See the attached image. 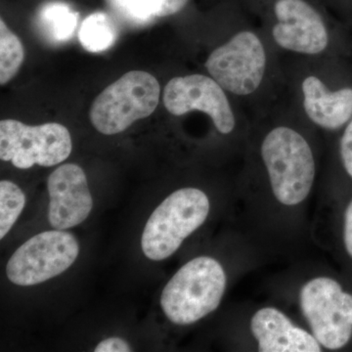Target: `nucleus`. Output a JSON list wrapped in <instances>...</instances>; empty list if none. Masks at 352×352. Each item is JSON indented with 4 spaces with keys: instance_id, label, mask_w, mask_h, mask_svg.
Wrapping results in <instances>:
<instances>
[{
    "instance_id": "1",
    "label": "nucleus",
    "mask_w": 352,
    "mask_h": 352,
    "mask_svg": "<svg viewBox=\"0 0 352 352\" xmlns=\"http://www.w3.org/2000/svg\"><path fill=\"white\" fill-rule=\"evenodd\" d=\"M270 124L263 134L259 155L278 201L296 206L309 195L316 160L307 136L295 124L298 109L283 95L263 111Z\"/></svg>"
},
{
    "instance_id": "2",
    "label": "nucleus",
    "mask_w": 352,
    "mask_h": 352,
    "mask_svg": "<svg viewBox=\"0 0 352 352\" xmlns=\"http://www.w3.org/2000/svg\"><path fill=\"white\" fill-rule=\"evenodd\" d=\"M280 58L328 57L332 25L322 0H241Z\"/></svg>"
},
{
    "instance_id": "3",
    "label": "nucleus",
    "mask_w": 352,
    "mask_h": 352,
    "mask_svg": "<svg viewBox=\"0 0 352 352\" xmlns=\"http://www.w3.org/2000/svg\"><path fill=\"white\" fill-rule=\"evenodd\" d=\"M328 57H284L281 62L289 100L308 124L333 131L352 119V87L331 85L325 69Z\"/></svg>"
},
{
    "instance_id": "4",
    "label": "nucleus",
    "mask_w": 352,
    "mask_h": 352,
    "mask_svg": "<svg viewBox=\"0 0 352 352\" xmlns=\"http://www.w3.org/2000/svg\"><path fill=\"white\" fill-rule=\"evenodd\" d=\"M226 288L221 264L210 256H199L184 264L164 287L162 308L173 324L190 325L219 307Z\"/></svg>"
},
{
    "instance_id": "5",
    "label": "nucleus",
    "mask_w": 352,
    "mask_h": 352,
    "mask_svg": "<svg viewBox=\"0 0 352 352\" xmlns=\"http://www.w3.org/2000/svg\"><path fill=\"white\" fill-rule=\"evenodd\" d=\"M210 207L208 196L200 189L188 187L170 194L146 223L141 240L146 258L160 261L173 256L183 241L203 226Z\"/></svg>"
},
{
    "instance_id": "6",
    "label": "nucleus",
    "mask_w": 352,
    "mask_h": 352,
    "mask_svg": "<svg viewBox=\"0 0 352 352\" xmlns=\"http://www.w3.org/2000/svg\"><path fill=\"white\" fill-rule=\"evenodd\" d=\"M161 87L151 74L132 71L106 87L89 111L92 126L105 135L126 131L136 120L149 117L159 105Z\"/></svg>"
},
{
    "instance_id": "7",
    "label": "nucleus",
    "mask_w": 352,
    "mask_h": 352,
    "mask_svg": "<svg viewBox=\"0 0 352 352\" xmlns=\"http://www.w3.org/2000/svg\"><path fill=\"white\" fill-rule=\"evenodd\" d=\"M163 103L175 117L192 112L205 113L221 135H231L240 129L248 113L217 80L204 74L171 78L164 87Z\"/></svg>"
},
{
    "instance_id": "8",
    "label": "nucleus",
    "mask_w": 352,
    "mask_h": 352,
    "mask_svg": "<svg viewBox=\"0 0 352 352\" xmlns=\"http://www.w3.org/2000/svg\"><path fill=\"white\" fill-rule=\"evenodd\" d=\"M72 149L71 134L63 124L32 126L16 120L0 122V159L11 162L15 168L56 166L68 159Z\"/></svg>"
},
{
    "instance_id": "9",
    "label": "nucleus",
    "mask_w": 352,
    "mask_h": 352,
    "mask_svg": "<svg viewBox=\"0 0 352 352\" xmlns=\"http://www.w3.org/2000/svg\"><path fill=\"white\" fill-rule=\"evenodd\" d=\"M300 302L315 339L328 349L346 346L352 336V295L329 277H317L302 287Z\"/></svg>"
},
{
    "instance_id": "10",
    "label": "nucleus",
    "mask_w": 352,
    "mask_h": 352,
    "mask_svg": "<svg viewBox=\"0 0 352 352\" xmlns=\"http://www.w3.org/2000/svg\"><path fill=\"white\" fill-rule=\"evenodd\" d=\"M80 245L73 234L46 231L17 250L6 265V275L18 286H34L65 272L75 263Z\"/></svg>"
},
{
    "instance_id": "11",
    "label": "nucleus",
    "mask_w": 352,
    "mask_h": 352,
    "mask_svg": "<svg viewBox=\"0 0 352 352\" xmlns=\"http://www.w3.org/2000/svg\"><path fill=\"white\" fill-rule=\"evenodd\" d=\"M50 208L48 219L57 230H66L82 223L92 207L87 175L74 164L60 166L48 178Z\"/></svg>"
},
{
    "instance_id": "12",
    "label": "nucleus",
    "mask_w": 352,
    "mask_h": 352,
    "mask_svg": "<svg viewBox=\"0 0 352 352\" xmlns=\"http://www.w3.org/2000/svg\"><path fill=\"white\" fill-rule=\"evenodd\" d=\"M252 335L261 352H320L321 344L314 335L296 327L274 307L259 309L251 321Z\"/></svg>"
},
{
    "instance_id": "13",
    "label": "nucleus",
    "mask_w": 352,
    "mask_h": 352,
    "mask_svg": "<svg viewBox=\"0 0 352 352\" xmlns=\"http://www.w3.org/2000/svg\"><path fill=\"white\" fill-rule=\"evenodd\" d=\"M78 14L67 3L50 1L41 7L36 25L41 34L50 43H67L78 28Z\"/></svg>"
},
{
    "instance_id": "14",
    "label": "nucleus",
    "mask_w": 352,
    "mask_h": 352,
    "mask_svg": "<svg viewBox=\"0 0 352 352\" xmlns=\"http://www.w3.org/2000/svg\"><path fill=\"white\" fill-rule=\"evenodd\" d=\"M78 38L85 50L92 53L103 52L115 43L117 30L108 14L96 12L83 20Z\"/></svg>"
},
{
    "instance_id": "15",
    "label": "nucleus",
    "mask_w": 352,
    "mask_h": 352,
    "mask_svg": "<svg viewBox=\"0 0 352 352\" xmlns=\"http://www.w3.org/2000/svg\"><path fill=\"white\" fill-rule=\"evenodd\" d=\"M25 50L21 39L0 20V83L6 85L17 75L24 62Z\"/></svg>"
},
{
    "instance_id": "16",
    "label": "nucleus",
    "mask_w": 352,
    "mask_h": 352,
    "mask_svg": "<svg viewBox=\"0 0 352 352\" xmlns=\"http://www.w3.org/2000/svg\"><path fill=\"white\" fill-rule=\"evenodd\" d=\"M25 196L15 183L0 182V239L11 230L24 210Z\"/></svg>"
},
{
    "instance_id": "17",
    "label": "nucleus",
    "mask_w": 352,
    "mask_h": 352,
    "mask_svg": "<svg viewBox=\"0 0 352 352\" xmlns=\"http://www.w3.org/2000/svg\"><path fill=\"white\" fill-rule=\"evenodd\" d=\"M113 9L127 22L145 25L153 20L145 0H109Z\"/></svg>"
},
{
    "instance_id": "18",
    "label": "nucleus",
    "mask_w": 352,
    "mask_h": 352,
    "mask_svg": "<svg viewBox=\"0 0 352 352\" xmlns=\"http://www.w3.org/2000/svg\"><path fill=\"white\" fill-rule=\"evenodd\" d=\"M189 1L190 0H145L153 19L176 15L186 8Z\"/></svg>"
},
{
    "instance_id": "19",
    "label": "nucleus",
    "mask_w": 352,
    "mask_h": 352,
    "mask_svg": "<svg viewBox=\"0 0 352 352\" xmlns=\"http://www.w3.org/2000/svg\"><path fill=\"white\" fill-rule=\"evenodd\" d=\"M340 151L344 170L352 178V119L347 122L340 138Z\"/></svg>"
},
{
    "instance_id": "20",
    "label": "nucleus",
    "mask_w": 352,
    "mask_h": 352,
    "mask_svg": "<svg viewBox=\"0 0 352 352\" xmlns=\"http://www.w3.org/2000/svg\"><path fill=\"white\" fill-rule=\"evenodd\" d=\"M95 352H131V346L120 338H109L102 340L95 349Z\"/></svg>"
},
{
    "instance_id": "21",
    "label": "nucleus",
    "mask_w": 352,
    "mask_h": 352,
    "mask_svg": "<svg viewBox=\"0 0 352 352\" xmlns=\"http://www.w3.org/2000/svg\"><path fill=\"white\" fill-rule=\"evenodd\" d=\"M344 238L346 251L352 258V201L347 207L346 215H344Z\"/></svg>"
},
{
    "instance_id": "22",
    "label": "nucleus",
    "mask_w": 352,
    "mask_h": 352,
    "mask_svg": "<svg viewBox=\"0 0 352 352\" xmlns=\"http://www.w3.org/2000/svg\"><path fill=\"white\" fill-rule=\"evenodd\" d=\"M322 1H323V2H324V3H325V4H326V1H327V0H322Z\"/></svg>"
}]
</instances>
